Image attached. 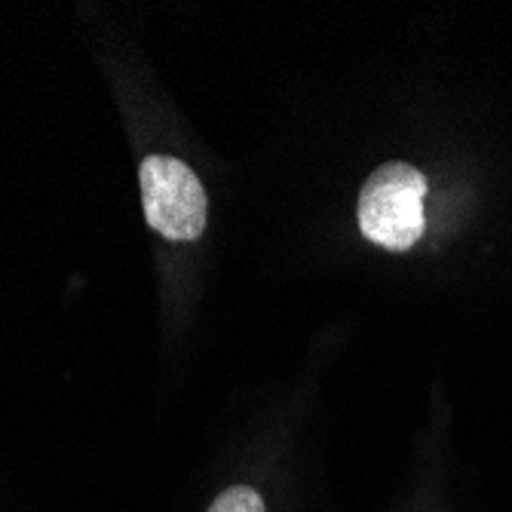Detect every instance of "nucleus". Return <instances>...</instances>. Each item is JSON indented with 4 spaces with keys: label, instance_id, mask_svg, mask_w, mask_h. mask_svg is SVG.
I'll return each instance as SVG.
<instances>
[{
    "label": "nucleus",
    "instance_id": "obj_3",
    "mask_svg": "<svg viewBox=\"0 0 512 512\" xmlns=\"http://www.w3.org/2000/svg\"><path fill=\"white\" fill-rule=\"evenodd\" d=\"M209 512H267V509H264V500H261V494H258L255 488H249V485H234V488L221 491V494L212 500Z\"/></svg>",
    "mask_w": 512,
    "mask_h": 512
},
{
    "label": "nucleus",
    "instance_id": "obj_1",
    "mask_svg": "<svg viewBox=\"0 0 512 512\" xmlns=\"http://www.w3.org/2000/svg\"><path fill=\"white\" fill-rule=\"evenodd\" d=\"M427 178L411 163L393 160L371 172L359 194V230L387 252H408L424 234Z\"/></svg>",
    "mask_w": 512,
    "mask_h": 512
},
{
    "label": "nucleus",
    "instance_id": "obj_2",
    "mask_svg": "<svg viewBox=\"0 0 512 512\" xmlns=\"http://www.w3.org/2000/svg\"><path fill=\"white\" fill-rule=\"evenodd\" d=\"M145 218L160 237L175 243L200 240L206 230L209 200L197 172L175 157H145L138 169Z\"/></svg>",
    "mask_w": 512,
    "mask_h": 512
}]
</instances>
